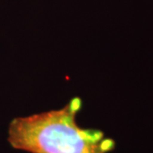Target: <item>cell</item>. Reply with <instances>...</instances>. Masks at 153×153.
<instances>
[{
	"label": "cell",
	"instance_id": "6da1fadb",
	"mask_svg": "<svg viewBox=\"0 0 153 153\" xmlns=\"http://www.w3.org/2000/svg\"><path fill=\"white\" fill-rule=\"evenodd\" d=\"M82 100L73 98L64 107L17 117L9 126L12 147L29 153H108L114 141L98 129L78 125Z\"/></svg>",
	"mask_w": 153,
	"mask_h": 153
}]
</instances>
